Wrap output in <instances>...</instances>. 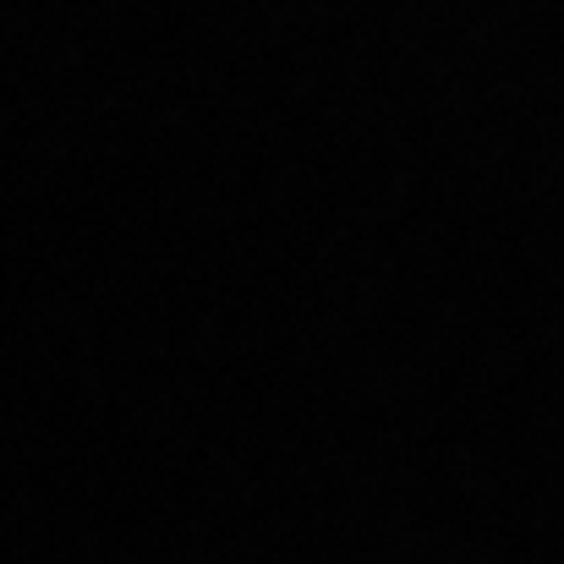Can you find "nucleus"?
Returning a JSON list of instances; mask_svg holds the SVG:
<instances>
[]
</instances>
